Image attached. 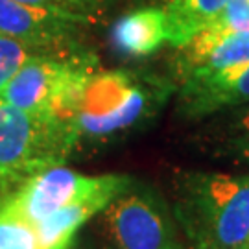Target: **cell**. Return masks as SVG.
Returning <instances> with one entry per match:
<instances>
[{
    "label": "cell",
    "mask_w": 249,
    "mask_h": 249,
    "mask_svg": "<svg viewBox=\"0 0 249 249\" xmlns=\"http://www.w3.org/2000/svg\"><path fill=\"white\" fill-rule=\"evenodd\" d=\"M174 213L194 249H244L249 244V176L187 174Z\"/></svg>",
    "instance_id": "1"
},
{
    "label": "cell",
    "mask_w": 249,
    "mask_h": 249,
    "mask_svg": "<svg viewBox=\"0 0 249 249\" xmlns=\"http://www.w3.org/2000/svg\"><path fill=\"white\" fill-rule=\"evenodd\" d=\"M168 92V83L157 78L125 71H96L81 90L72 129L78 141L127 131L155 115Z\"/></svg>",
    "instance_id": "2"
},
{
    "label": "cell",
    "mask_w": 249,
    "mask_h": 249,
    "mask_svg": "<svg viewBox=\"0 0 249 249\" xmlns=\"http://www.w3.org/2000/svg\"><path fill=\"white\" fill-rule=\"evenodd\" d=\"M76 144L78 137L69 125L30 115L0 98V190L61 164Z\"/></svg>",
    "instance_id": "3"
},
{
    "label": "cell",
    "mask_w": 249,
    "mask_h": 249,
    "mask_svg": "<svg viewBox=\"0 0 249 249\" xmlns=\"http://www.w3.org/2000/svg\"><path fill=\"white\" fill-rule=\"evenodd\" d=\"M107 249H179L166 201L146 187H129L102 211Z\"/></svg>",
    "instance_id": "4"
},
{
    "label": "cell",
    "mask_w": 249,
    "mask_h": 249,
    "mask_svg": "<svg viewBox=\"0 0 249 249\" xmlns=\"http://www.w3.org/2000/svg\"><path fill=\"white\" fill-rule=\"evenodd\" d=\"M90 18L57 9L0 0V34H6L48 55H69L80 50L81 30Z\"/></svg>",
    "instance_id": "5"
},
{
    "label": "cell",
    "mask_w": 249,
    "mask_h": 249,
    "mask_svg": "<svg viewBox=\"0 0 249 249\" xmlns=\"http://www.w3.org/2000/svg\"><path fill=\"white\" fill-rule=\"evenodd\" d=\"M131 185L133 181L127 176H98L89 190H85L59 211L43 218L41 222L34 223L39 238V249H71L81 227Z\"/></svg>",
    "instance_id": "6"
},
{
    "label": "cell",
    "mask_w": 249,
    "mask_h": 249,
    "mask_svg": "<svg viewBox=\"0 0 249 249\" xmlns=\"http://www.w3.org/2000/svg\"><path fill=\"white\" fill-rule=\"evenodd\" d=\"M96 178H85L63 164H53L32 174L17 187L0 190L8 194L28 222L37 223L92 187Z\"/></svg>",
    "instance_id": "7"
},
{
    "label": "cell",
    "mask_w": 249,
    "mask_h": 249,
    "mask_svg": "<svg viewBox=\"0 0 249 249\" xmlns=\"http://www.w3.org/2000/svg\"><path fill=\"white\" fill-rule=\"evenodd\" d=\"M249 61V32L211 36L199 32L183 46V81L207 80Z\"/></svg>",
    "instance_id": "8"
},
{
    "label": "cell",
    "mask_w": 249,
    "mask_h": 249,
    "mask_svg": "<svg viewBox=\"0 0 249 249\" xmlns=\"http://www.w3.org/2000/svg\"><path fill=\"white\" fill-rule=\"evenodd\" d=\"M244 102H249V61L207 80L183 81L181 109L187 116H205Z\"/></svg>",
    "instance_id": "9"
},
{
    "label": "cell",
    "mask_w": 249,
    "mask_h": 249,
    "mask_svg": "<svg viewBox=\"0 0 249 249\" xmlns=\"http://www.w3.org/2000/svg\"><path fill=\"white\" fill-rule=\"evenodd\" d=\"M168 41L164 8H141L125 13L111 28V45L125 57H146Z\"/></svg>",
    "instance_id": "10"
},
{
    "label": "cell",
    "mask_w": 249,
    "mask_h": 249,
    "mask_svg": "<svg viewBox=\"0 0 249 249\" xmlns=\"http://www.w3.org/2000/svg\"><path fill=\"white\" fill-rule=\"evenodd\" d=\"M225 4L227 0H168L164 8L168 43L178 48L187 46L220 15Z\"/></svg>",
    "instance_id": "11"
},
{
    "label": "cell",
    "mask_w": 249,
    "mask_h": 249,
    "mask_svg": "<svg viewBox=\"0 0 249 249\" xmlns=\"http://www.w3.org/2000/svg\"><path fill=\"white\" fill-rule=\"evenodd\" d=\"M0 249H39L36 227L0 192Z\"/></svg>",
    "instance_id": "12"
},
{
    "label": "cell",
    "mask_w": 249,
    "mask_h": 249,
    "mask_svg": "<svg viewBox=\"0 0 249 249\" xmlns=\"http://www.w3.org/2000/svg\"><path fill=\"white\" fill-rule=\"evenodd\" d=\"M34 55H41V52L15 37L0 34V90Z\"/></svg>",
    "instance_id": "13"
},
{
    "label": "cell",
    "mask_w": 249,
    "mask_h": 249,
    "mask_svg": "<svg viewBox=\"0 0 249 249\" xmlns=\"http://www.w3.org/2000/svg\"><path fill=\"white\" fill-rule=\"evenodd\" d=\"M203 32L211 36L249 32V0H227L220 15Z\"/></svg>",
    "instance_id": "14"
},
{
    "label": "cell",
    "mask_w": 249,
    "mask_h": 249,
    "mask_svg": "<svg viewBox=\"0 0 249 249\" xmlns=\"http://www.w3.org/2000/svg\"><path fill=\"white\" fill-rule=\"evenodd\" d=\"M30 6H39V8L57 9L72 15H80V17L90 18L92 22H96V15L104 9L107 0H18Z\"/></svg>",
    "instance_id": "15"
},
{
    "label": "cell",
    "mask_w": 249,
    "mask_h": 249,
    "mask_svg": "<svg viewBox=\"0 0 249 249\" xmlns=\"http://www.w3.org/2000/svg\"><path fill=\"white\" fill-rule=\"evenodd\" d=\"M242 135H244V139H242L244 155L249 159V113L244 115V118H242Z\"/></svg>",
    "instance_id": "16"
},
{
    "label": "cell",
    "mask_w": 249,
    "mask_h": 249,
    "mask_svg": "<svg viewBox=\"0 0 249 249\" xmlns=\"http://www.w3.org/2000/svg\"><path fill=\"white\" fill-rule=\"evenodd\" d=\"M244 249H249V246H246V248H244Z\"/></svg>",
    "instance_id": "17"
},
{
    "label": "cell",
    "mask_w": 249,
    "mask_h": 249,
    "mask_svg": "<svg viewBox=\"0 0 249 249\" xmlns=\"http://www.w3.org/2000/svg\"><path fill=\"white\" fill-rule=\"evenodd\" d=\"M179 249H183V248H179Z\"/></svg>",
    "instance_id": "18"
},
{
    "label": "cell",
    "mask_w": 249,
    "mask_h": 249,
    "mask_svg": "<svg viewBox=\"0 0 249 249\" xmlns=\"http://www.w3.org/2000/svg\"><path fill=\"white\" fill-rule=\"evenodd\" d=\"M166 2H168V0H166Z\"/></svg>",
    "instance_id": "19"
}]
</instances>
